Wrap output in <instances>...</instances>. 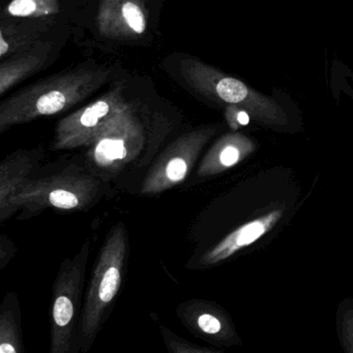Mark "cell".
I'll list each match as a JSON object with an SVG mask.
<instances>
[{
  "label": "cell",
  "mask_w": 353,
  "mask_h": 353,
  "mask_svg": "<svg viewBox=\"0 0 353 353\" xmlns=\"http://www.w3.org/2000/svg\"><path fill=\"white\" fill-rule=\"evenodd\" d=\"M51 46L39 43L23 53L2 60L0 63V94L39 72L49 58Z\"/></svg>",
  "instance_id": "5bb4252c"
},
{
  "label": "cell",
  "mask_w": 353,
  "mask_h": 353,
  "mask_svg": "<svg viewBox=\"0 0 353 353\" xmlns=\"http://www.w3.org/2000/svg\"><path fill=\"white\" fill-rule=\"evenodd\" d=\"M128 253L126 226L116 224L106 238L83 299L78 352L90 353L103 325L111 314L124 280Z\"/></svg>",
  "instance_id": "7a4b0ae2"
},
{
  "label": "cell",
  "mask_w": 353,
  "mask_h": 353,
  "mask_svg": "<svg viewBox=\"0 0 353 353\" xmlns=\"http://www.w3.org/2000/svg\"><path fill=\"white\" fill-rule=\"evenodd\" d=\"M39 29L4 22L0 26V58L2 60L23 53L37 45Z\"/></svg>",
  "instance_id": "2e32d148"
},
{
  "label": "cell",
  "mask_w": 353,
  "mask_h": 353,
  "mask_svg": "<svg viewBox=\"0 0 353 353\" xmlns=\"http://www.w3.org/2000/svg\"><path fill=\"white\" fill-rule=\"evenodd\" d=\"M256 148V141L242 132L224 134L203 157L197 175L200 178L220 175L248 159Z\"/></svg>",
  "instance_id": "4fadbf2b"
},
{
  "label": "cell",
  "mask_w": 353,
  "mask_h": 353,
  "mask_svg": "<svg viewBox=\"0 0 353 353\" xmlns=\"http://www.w3.org/2000/svg\"><path fill=\"white\" fill-rule=\"evenodd\" d=\"M102 187L99 178L77 168L31 179L12 199L10 215L22 211V216H35L47 209L83 211L99 199Z\"/></svg>",
  "instance_id": "277c9868"
},
{
  "label": "cell",
  "mask_w": 353,
  "mask_h": 353,
  "mask_svg": "<svg viewBox=\"0 0 353 353\" xmlns=\"http://www.w3.org/2000/svg\"><path fill=\"white\" fill-rule=\"evenodd\" d=\"M16 251L14 243L6 236H1V239H0V269L3 270L8 265V263L16 254Z\"/></svg>",
  "instance_id": "44dd1931"
},
{
  "label": "cell",
  "mask_w": 353,
  "mask_h": 353,
  "mask_svg": "<svg viewBox=\"0 0 353 353\" xmlns=\"http://www.w3.org/2000/svg\"><path fill=\"white\" fill-rule=\"evenodd\" d=\"M184 82L201 97L221 105L242 108L259 125L275 132H287L289 117L285 110L271 97L249 88L244 82L226 76L195 57L180 61Z\"/></svg>",
  "instance_id": "3957f363"
},
{
  "label": "cell",
  "mask_w": 353,
  "mask_h": 353,
  "mask_svg": "<svg viewBox=\"0 0 353 353\" xmlns=\"http://www.w3.org/2000/svg\"><path fill=\"white\" fill-rule=\"evenodd\" d=\"M43 150H18L1 161L0 165V221L10 218L12 199L31 180L33 172L43 159Z\"/></svg>",
  "instance_id": "7c38bea8"
},
{
  "label": "cell",
  "mask_w": 353,
  "mask_h": 353,
  "mask_svg": "<svg viewBox=\"0 0 353 353\" xmlns=\"http://www.w3.org/2000/svg\"><path fill=\"white\" fill-rule=\"evenodd\" d=\"M285 213V208H278L238 226L200 257L198 268L215 267L258 242L283 220Z\"/></svg>",
  "instance_id": "30bf717a"
},
{
  "label": "cell",
  "mask_w": 353,
  "mask_h": 353,
  "mask_svg": "<svg viewBox=\"0 0 353 353\" xmlns=\"http://www.w3.org/2000/svg\"><path fill=\"white\" fill-rule=\"evenodd\" d=\"M146 137L144 123L131 105L99 132L89 146L87 159L99 171L118 173L138 159Z\"/></svg>",
  "instance_id": "8992f818"
},
{
  "label": "cell",
  "mask_w": 353,
  "mask_h": 353,
  "mask_svg": "<svg viewBox=\"0 0 353 353\" xmlns=\"http://www.w3.org/2000/svg\"><path fill=\"white\" fill-rule=\"evenodd\" d=\"M89 243L60 265L53 284L48 353H79L78 334Z\"/></svg>",
  "instance_id": "5b68a950"
},
{
  "label": "cell",
  "mask_w": 353,
  "mask_h": 353,
  "mask_svg": "<svg viewBox=\"0 0 353 353\" xmlns=\"http://www.w3.org/2000/svg\"><path fill=\"white\" fill-rule=\"evenodd\" d=\"M124 91V85H116L93 103L60 120L56 126L52 150H70L90 146L99 132L130 107Z\"/></svg>",
  "instance_id": "52a82bcc"
},
{
  "label": "cell",
  "mask_w": 353,
  "mask_h": 353,
  "mask_svg": "<svg viewBox=\"0 0 353 353\" xmlns=\"http://www.w3.org/2000/svg\"><path fill=\"white\" fill-rule=\"evenodd\" d=\"M225 119L232 132H238V128L248 125L252 117L246 110L229 105L225 108Z\"/></svg>",
  "instance_id": "ffe728a7"
},
{
  "label": "cell",
  "mask_w": 353,
  "mask_h": 353,
  "mask_svg": "<svg viewBox=\"0 0 353 353\" xmlns=\"http://www.w3.org/2000/svg\"><path fill=\"white\" fill-rule=\"evenodd\" d=\"M97 26L107 39H139L147 30L144 0H101Z\"/></svg>",
  "instance_id": "8fae6325"
},
{
  "label": "cell",
  "mask_w": 353,
  "mask_h": 353,
  "mask_svg": "<svg viewBox=\"0 0 353 353\" xmlns=\"http://www.w3.org/2000/svg\"><path fill=\"white\" fill-rule=\"evenodd\" d=\"M217 126L197 128L176 139L149 172L141 187L143 194H157L180 184L192 171Z\"/></svg>",
  "instance_id": "ba28073f"
},
{
  "label": "cell",
  "mask_w": 353,
  "mask_h": 353,
  "mask_svg": "<svg viewBox=\"0 0 353 353\" xmlns=\"http://www.w3.org/2000/svg\"><path fill=\"white\" fill-rule=\"evenodd\" d=\"M60 12L57 0H12L4 14L12 18H46Z\"/></svg>",
  "instance_id": "e0dca14e"
},
{
  "label": "cell",
  "mask_w": 353,
  "mask_h": 353,
  "mask_svg": "<svg viewBox=\"0 0 353 353\" xmlns=\"http://www.w3.org/2000/svg\"><path fill=\"white\" fill-rule=\"evenodd\" d=\"M0 353H25L21 309L16 294H6L0 307Z\"/></svg>",
  "instance_id": "9a60e30c"
},
{
  "label": "cell",
  "mask_w": 353,
  "mask_h": 353,
  "mask_svg": "<svg viewBox=\"0 0 353 353\" xmlns=\"http://www.w3.org/2000/svg\"><path fill=\"white\" fill-rule=\"evenodd\" d=\"M180 323L196 338L216 347H238L242 340L229 313L218 303L189 300L176 308Z\"/></svg>",
  "instance_id": "9c48e42d"
},
{
  "label": "cell",
  "mask_w": 353,
  "mask_h": 353,
  "mask_svg": "<svg viewBox=\"0 0 353 353\" xmlns=\"http://www.w3.org/2000/svg\"><path fill=\"white\" fill-rule=\"evenodd\" d=\"M336 333L341 353H353V299L345 298L336 310Z\"/></svg>",
  "instance_id": "ac0fdd59"
},
{
  "label": "cell",
  "mask_w": 353,
  "mask_h": 353,
  "mask_svg": "<svg viewBox=\"0 0 353 353\" xmlns=\"http://www.w3.org/2000/svg\"><path fill=\"white\" fill-rule=\"evenodd\" d=\"M106 68H78L39 81L0 105V134L37 118L66 111L109 81Z\"/></svg>",
  "instance_id": "6da1fadb"
},
{
  "label": "cell",
  "mask_w": 353,
  "mask_h": 353,
  "mask_svg": "<svg viewBox=\"0 0 353 353\" xmlns=\"http://www.w3.org/2000/svg\"><path fill=\"white\" fill-rule=\"evenodd\" d=\"M159 330L168 353H225L215 348L203 347L192 343L166 325H160Z\"/></svg>",
  "instance_id": "d6986e66"
}]
</instances>
